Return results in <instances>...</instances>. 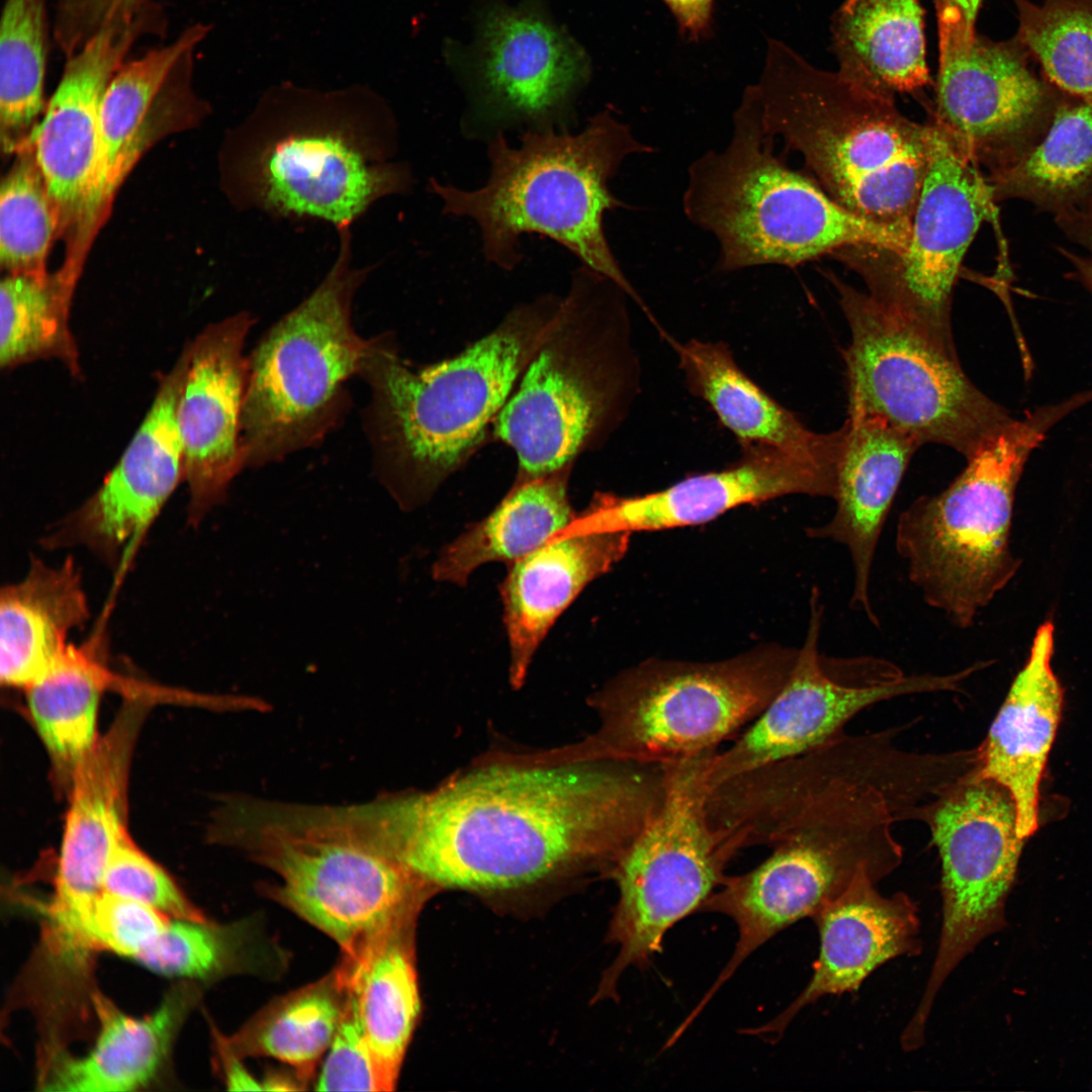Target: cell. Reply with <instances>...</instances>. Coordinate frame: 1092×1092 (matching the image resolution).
Instances as JSON below:
<instances>
[{"label": "cell", "instance_id": "816d5d0a", "mask_svg": "<svg viewBox=\"0 0 1092 1092\" xmlns=\"http://www.w3.org/2000/svg\"><path fill=\"white\" fill-rule=\"evenodd\" d=\"M1066 257L1074 265L1080 279L1092 291V257H1082L1071 253H1066Z\"/></svg>", "mask_w": 1092, "mask_h": 1092}, {"label": "cell", "instance_id": "f1b7e54d", "mask_svg": "<svg viewBox=\"0 0 1092 1092\" xmlns=\"http://www.w3.org/2000/svg\"><path fill=\"white\" fill-rule=\"evenodd\" d=\"M209 31L208 24L189 25L171 42L126 60L111 78L100 111L99 199L103 213L138 159L154 118L197 99L191 90L193 55Z\"/></svg>", "mask_w": 1092, "mask_h": 1092}, {"label": "cell", "instance_id": "b9f144b4", "mask_svg": "<svg viewBox=\"0 0 1092 1092\" xmlns=\"http://www.w3.org/2000/svg\"><path fill=\"white\" fill-rule=\"evenodd\" d=\"M17 154L1 183V267L7 274L46 275L60 216L30 148Z\"/></svg>", "mask_w": 1092, "mask_h": 1092}, {"label": "cell", "instance_id": "7402d4cb", "mask_svg": "<svg viewBox=\"0 0 1092 1092\" xmlns=\"http://www.w3.org/2000/svg\"><path fill=\"white\" fill-rule=\"evenodd\" d=\"M163 374L153 402L96 491L43 535L47 549L82 546L115 567L183 481L176 405L187 354Z\"/></svg>", "mask_w": 1092, "mask_h": 1092}, {"label": "cell", "instance_id": "6da1fadb", "mask_svg": "<svg viewBox=\"0 0 1092 1092\" xmlns=\"http://www.w3.org/2000/svg\"><path fill=\"white\" fill-rule=\"evenodd\" d=\"M662 764L495 763L428 793L380 797L399 859L429 886L506 890L569 866L610 872L658 810Z\"/></svg>", "mask_w": 1092, "mask_h": 1092}, {"label": "cell", "instance_id": "1f68e13d", "mask_svg": "<svg viewBox=\"0 0 1092 1092\" xmlns=\"http://www.w3.org/2000/svg\"><path fill=\"white\" fill-rule=\"evenodd\" d=\"M568 471L517 481L489 515L443 547L432 567L434 579L465 585L482 564L510 566L569 526L577 513L568 499Z\"/></svg>", "mask_w": 1092, "mask_h": 1092}, {"label": "cell", "instance_id": "4316f807", "mask_svg": "<svg viewBox=\"0 0 1092 1092\" xmlns=\"http://www.w3.org/2000/svg\"><path fill=\"white\" fill-rule=\"evenodd\" d=\"M1054 627L1042 624L1024 666L1013 679L985 740L975 775L1011 795L1021 838L1038 826L1039 786L1063 707V689L1052 667Z\"/></svg>", "mask_w": 1092, "mask_h": 1092}, {"label": "cell", "instance_id": "ab89813d", "mask_svg": "<svg viewBox=\"0 0 1092 1092\" xmlns=\"http://www.w3.org/2000/svg\"><path fill=\"white\" fill-rule=\"evenodd\" d=\"M50 49L46 0H5L0 22V138L22 151L44 108Z\"/></svg>", "mask_w": 1092, "mask_h": 1092}, {"label": "cell", "instance_id": "8d00e7d4", "mask_svg": "<svg viewBox=\"0 0 1092 1092\" xmlns=\"http://www.w3.org/2000/svg\"><path fill=\"white\" fill-rule=\"evenodd\" d=\"M347 998L341 975H329L269 1002L239 1031L218 1036L237 1057H268L288 1065L306 1084L333 1041Z\"/></svg>", "mask_w": 1092, "mask_h": 1092}, {"label": "cell", "instance_id": "52a82bcc", "mask_svg": "<svg viewBox=\"0 0 1092 1092\" xmlns=\"http://www.w3.org/2000/svg\"><path fill=\"white\" fill-rule=\"evenodd\" d=\"M626 298L612 279L581 265L495 418L515 451L517 481L568 468L622 424L640 388Z\"/></svg>", "mask_w": 1092, "mask_h": 1092}, {"label": "cell", "instance_id": "4fadbf2b", "mask_svg": "<svg viewBox=\"0 0 1092 1092\" xmlns=\"http://www.w3.org/2000/svg\"><path fill=\"white\" fill-rule=\"evenodd\" d=\"M850 329L844 351L848 415L878 416L915 439L968 458L1012 420L952 358L869 293L828 274Z\"/></svg>", "mask_w": 1092, "mask_h": 1092}, {"label": "cell", "instance_id": "74e56055", "mask_svg": "<svg viewBox=\"0 0 1092 1092\" xmlns=\"http://www.w3.org/2000/svg\"><path fill=\"white\" fill-rule=\"evenodd\" d=\"M994 200L1023 198L1058 211L1092 186V100L1060 107L1044 139L987 179Z\"/></svg>", "mask_w": 1092, "mask_h": 1092}, {"label": "cell", "instance_id": "8992f818", "mask_svg": "<svg viewBox=\"0 0 1092 1092\" xmlns=\"http://www.w3.org/2000/svg\"><path fill=\"white\" fill-rule=\"evenodd\" d=\"M750 87L765 130L803 157L836 203L907 241L930 158V122L907 118L894 94L819 70L779 40L768 41Z\"/></svg>", "mask_w": 1092, "mask_h": 1092}, {"label": "cell", "instance_id": "ac0fdd59", "mask_svg": "<svg viewBox=\"0 0 1092 1092\" xmlns=\"http://www.w3.org/2000/svg\"><path fill=\"white\" fill-rule=\"evenodd\" d=\"M460 65L469 108L462 130L490 140L507 129H569L589 66L583 51L544 13L540 0L490 2Z\"/></svg>", "mask_w": 1092, "mask_h": 1092}, {"label": "cell", "instance_id": "83f0119b", "mask_svg": "<svg viewBox=\"0 0 1092 1092\" xmlns=\"http://www.w3.org/2000/svg\"><path fill=\"white\" fill-rule=\"evenodd\" d=\"M630 532L560 531L509 566L500 584L510 681L520 688L549 629L582 589L627 553Z\"/></svg>", "mask_w": 1092, "mask_h": 1092}, {"label": "cell", "instance_id": "9c48e42d", "mask_svg": "<svg viewBox=\"0 0 1092 1092\" xmlns=\"http://www.w3.org/2000/svg\"><path fill=\"white\" fill-rule=\"evenodd\" d=\"M1087 401L1081 392L1012 419L981 443L945 489L900 514L895 547L908 579L954 627H971L1014 575L1009 537L1024 465L1048 432Z\"/></svg>", "mask_w": 1092, "mask_h": 1092}, {"label": "cell", "instance_id": "d590c367", "mask_svg": "<svg viewBox=\"0 0 1092 1092\" xmlns=\"http://www.w3.org/2000/svg\"><path fill=\"white\" fill-rule=\"evenodd\" d=\"M839 71L884 92L929 83L919 0H845L833 20Z\"/></svg>", "mask_w": 1092, "mask_h": 1092}, {"label": "cell", "instance_id": "8fae6325", "mask_svg": "<svg viewBox=\"0 0 1092 1092\" xmlns=\"http://www.w3.org/2000/svg\"><path fill=\"white\" fill-rule=\"evenodd\" d=\"M797 655L770 643L718 661H641L590 697L600 727L573 759L664 764L718 750L767 707Z\"/></svg>", "mask_w": 1092, "mask_h": 1092}, {"label": "cell", "instance_id": "f5cc1de1", "mask_svg": "<svg viewBox=\"0 0 1092 1092\" xmlns=\"http://www.w3.org/2000/svg\"><path fill=\"white\" fill-rule=\"evenodd\" d=\"M946 1L962 12L967 23L975 27V21L982 3V0H943Z\"/></svg>", "mask_w": 1092, "mask_h": 1092}, {"label": "cell", "instance_id": "ffe728a7", "mask_svg": "<svg viewBox=\"0 0 1092 1092\" xmlns=\"http://www.w3.org/2000/svg\"><path fill=\"white\" fill-rule=\"evenodd\" d=\"M935 4L939 65L931 120L991 174L1017 157L1042 109L1044 90L1011 44L977 36L959 8L943 0Z\"/></svg>", "mask_w": 1092, "mask_h": 1092}, {"label": "cell", "instance_id": "5b68a950", "mask_svg": "<svg viewBox=\"0 0 1092 1092\" xmlns=\"http://www.w3.org/2000/svg\"><path fill=\"white\" fill-rule=\"evenodd\" d=\"M653 151L606 109L577 132L524 131L516 147L498 133L487 141L489 174L483 185L465 190L431 178L428 189L445 214L475 222L483 256L496 267L516 268L523 259L522 236L538 234L612 279L647 312L613 253L604 218L625 207L610 189L623 162Z\"/></svg>", "mask_w": 1092, "mask_h": 1092}, {"label": "cell", "instance_id": "277c9868", "mask_svg": "<svg viewBox=\"0 0 1092 1092\" xmlns=\"http://www.w3.org/2000/svg\"><path fill=\"white\" fill-rule=\"evenodd\" d=\"M561 296L524 303L453 358L422 368L393 335L368 339L359 376L370 399L363 423L375 475L403 511L427 503L469 457L507 402Z\"/></svg>", "mask_w": 1092, "mask_h": 1092}, {"label": "cell", "instance_id": "c3c4849f", "mask_svg": "<svg viewBox=\"0 0 1092 1092\" xmlns=\"http://www.w3.org/2000/svg\"><path fill=\"white\" fill-rule=\"evenodd\" d=\"M674 16L680 32L697 40L711 28L714 0H663Z\"/></svg>", "mask_w": 1092, "mask_h": 1092}, {"label": "cell", "instance_id": "ee69618b", "mask_svg": "<svg viewBox=\"0 0 1092 1092\" xmlns=\"http://www.w3.org/2000/svg\"><path fill=\"white\" fill-rule=\"evenodd\" d=\"M245 924L218 926L206 921L170 919L156 940L133 960L168 977L208 979L253 971V940Z\"/></svg>", "mask_w": 1092, "mask_h": 1092}, {"label": "cell", "instance_id": "d6986e66", "mask_svg": "<svg viewBox=\"0 0 1092 1092\" xmlns=\"http://www.w3.org/2000/svg\"><path fill=\"white\" fill-rule=\"evenodd\" d=\"M163 9L110 26L66 58L61 80L34 127L29 147L58 210L60 233L72 238L73 262L103 219L99 199L100 111L104 92L133 46L164 35Z\"/></svg>", "mask_w": 1092, "mask_h": 1092}, {"label": "cell", "instance_id": "7a4b0ae2", "mask_svg": "<svg viewBox=\"0 0 1092 1092\" xmlns=\"http://www.w3.org/2000/svg\"><path fill=\"white\" fill-rule=\"evenodd\" d=\"M398 141L393 111L370 88L281 83L230 136L225 188L242 210L352 228L381 199L411 192Z\"/></svg>", "mask_w": 1092, "mask_h": 1092}, {"label": "cell", "instance_id": "9a60e30c", "mask_svg": "<svg viewBox=\"0 0 1092 1092\" xmlns=\"http://www.w3.org/2000/svg\"><path fill=\"white\" fill-rule=\"evenodd\" d=\"M928 168L902 249L844 247L831 255L857 273L869 294L909 329L952 358L953 289L965 255L993 211L980 169L931 120Z\"/></svg>", "mask_w": 1092, "mask_h": 1092}, {"label": "cell", "instance_id": "44dd1931", "mask_svg": "<svg viewBox=\"0 0 1092 1092\" xmlns=\"http://www.w3.org/2000/svg\"><path fill=\"white\" fill-rule=\"evenodd\" d=\"M254 324L249 311H239L207 325L184 348L176 423L192 526L225 502L232 481L247 467L241 429L248 380L244 350Z\"/></svg>", "mask_w": 1092, "mask_h": 1092}, {"label": "cell", "instance_id": "30bf717a", "mask_svg": "<svg viewBox=\"0 0 1092 1092\" xmlns=\"http://www.w3.org/2000/svg\"><path fill=\"white\" fill-rule=\"evenodd\" d=\"M336 259L316 287L281 316L248 356L241 418L247 467L315 447L349 405L368 339L355 330V295L372 270L352 259L351 228L337 231Z\"/></svg>", "mask_w": 1092, "mask_h": 1092}, {"label": "cell", "instance_id": "e0dca14e", "mask_svg": "<svg viewBox=\"0 0 1092 1092\" xmlns=\"http://www.w3.org/2000/svg\"><path fill=\"white\" fill-rule=\"evenodd\" d=\"M823 609L819 590L813 587L805 641L786 682L726 748L714 752L707 768L710 790L746 771L819 748L877 703L963 692V684L973 674L971 666L949 673L906 674L881 657L827 656L819 649Z\"/></svg>", "mask_w": 1092, "mask_h": 1092}, {"label": "cell", "instance_id": "7dc6e473", "mask_svg": "<svg viewBox=\"0 0 1092 1092\" xmlns=\"http://www.w3.org/2000/svg\"><path fill=\"white\" fill-rule=\"evenodd\" d=\"M155 0H56L53 36L72 54L101 30L127 24L154 8Z\"/></svg>", "mask_w": 1092, "mask_h": 1092}, {"label": "cell", "instance_id": "cb8c5ba5", "mask_svg": "<svg viewBox=\"0 0 1092 1092\" xmlns=\"http://www.w3.org/2000/svg\"><path fill=\"white\" fill-rule=\"evenodd\" d=\"M148 709L147 699L128 697L73 775L52 900L58 905L81 904L100 894L113 852L129 836V767Z\"/></svg>", "mask_w": 1092, "mask_h": 1092}, {"label": "cell", "instance_id": "484cf974", "mask_svg": "<svg viewBox=\"0 0 1092 1092\" xmlns=\"http://www.w3.org/2000/svg\"><path fill=\"white\" fill-rule=\"evenodd\" d=\"M844 426L835 512L806 533L846 548L854 575L850 607L879 627L870 597L873 563L894 497L920 444L878 416L848 415Z\"/></svg>", "mask_w": 1092, "mask_h": 1092}, {"label": "cell", "instance_id": "d4e9b609", "mask_svg": "<svg viewBox=\"0 0 1092 1092\" xmlns=\"http://www.w3.org/2000/svg\"><path fill=\"white\" fill-rule=\"evenodd\" d=\"M876 885L869 875L858 876L812 918L820 947L809 983L777 1017L745 1033L777 1040L804 1007L823 996L855 992L888 961L921 952L917 906L903 892L882 895Z\"/></svg>", "mask_w": 1092, "mask_h": 1092}, {"label": "cell", "instance_id": "f907efd6", "mask_svg": "<svg viewBox=\"0 0 1092 1092\" xmlns=\"http://www.w3.org/2000/svg\"><path fill=\"white\" fill-rule=\"evenodd\" d=\"M219 1046L223 1062L225 1084L229 1090H263L262 1081L256 1079L243 1065L242 1059Z\"/></svg>", "mask_w": 1092, "mask_h": 1092}, {"label": "cell", "instance_id": "7c38bea8", "mask_svg": "<svg viewBox=\"0 0 1092 1092\" xmlns=\"http://www.w3.org/2000/svg\"><path fill=\"white\" fill-rule=\"evenodd\" d=\"M902 814V801L892 792L842 790L771 845L770 854L758 866L741 875L726 876L700 912L731 918L738 940L690 1016L696 1018L759 946L797 921L812 919L858 876L869 875L878 883L892 874L903 859V848L892 830Z\"/></svg>", "mask_w": 1092, "mask_h": 1092}, {"label": "cell", "instance_id": "ba28073f", "mask_svg": "<svg viewBox=\"0 0 1092 1092\" xmlns=\"http://www.w3.org/2000/svg\"><path fill=\"white\" fill-rule=\"evenodd\" d=\"M728 145L688 170L682 209L718 244L715 268L795 267L854 245L901 249L906 241L836 203L775 154L751 87L733 114Z\"/></svg>", "mask_w": 1092, "mask_h": 1092}, {"label": "cell", "instance_id": "bcb514c9", "mask_svg": "<svg viewBox=\"0 0 1092 1092\" xmlns=\"http://www.w3.org/2000/svg\"><path fill=\"white\" fill-rule=\"evenodd\" d=\"M314 1084L316 1091H384L348 991L340 1023Z\"/></svg>", "mask_w": 1092, "mask_h": 1092}, {"label": "cell", "instance_id": "3957f363", "mask_svg": "<svg viewBox=\"0 0 1092 1092\" xmlns=\"http://www.w3.org/2000/svg\"><path fill=\"white\" fill-rule=\"evenodd\" d=\"M210 840L234 846L276 877L262 890L356 959L411 926L429 887L395 854L372 801L307 805L225 797Z\"/></svg>", "mask_w": 1092, "mask_h": 1092}, {"label": "cell", "instance_id": "2e32d148", "mask_svg": "<svg viewBox=\"0 0 1092 1092\" xmlns=\"http://www.w3.org/2000/svg\"><path fill=\"white\" fill-rule=\"evenodd\" d=\"M974 770L922 806L917 817L928 825L941 861L942 924L921 1000L904 1028L914 1040L925 1037L934 999L948 976L1006 924L1005 904L1024 839L1011 795Z\"/></svg>", "mask_w": 1092, "mask_h": 1092}, {"label": "cell", "instance_id": "7bdbcfd3", "mask_svg": "<svg viewBox=\"0 0 1092 1092\" xmlns=\"http://www.w3.org/2000/svg\"><path fill=\"white\" fill-rule=\"evenodd\" d=\"M65 949H103L134 959L171 918L132 899L102 891L76 906H41Z\"/></svg>", "mask_w": 1092, "mask_h": 1092}, {"label": "cell", "instance_id": "e575fe53", "mask_svg": "<svg viewBox=\"0 0 1092 1092\" xmlns=\"http://www.w3.org/2000/svg\"><path fill=\"white\" fill-rule=\"evenodd\" d=\"M190 997L187 990L171 993L144 1018L127 1016L97 1000L101 1029L95 1045L82 1058L60 1060L43 1089L120 1092L145 1086L162 1066Z\"/></svg>", "mask_w": 1092, "mask_h": 1092}, {"label": "cell", "instance_id": "f546056e", "mask_svg": "<svg viewBox=\"0 0 1092 1092\" xmlns=\"http://www.w3.org/2000/svg\"><path fill=\"white\" fill-rule=\"evenodd\" d=\"M687 387L702 398L741 448L767 446L823 460H839L845 427L821 434L808 429L737 364L721 341L670 342Z\"/></svg>", "mask_w": 1092, "mask_h": 1092}, {"label": "cell", "instance_id": "5bb4252c", "mask_svg": "<svg viewBox=\"0 0 1092 1092\" xmlns=\"http://www.w3.org/2000/svg\"><path fill=\"white\" fill-rule=\"evenodd\" d=\"M715 751L663 764L658 810L609 872L619 889L610 937L620 951L607 989L626 968L645 969L662 951L666 932L700 912L739 851L708 815L707 767Z\"/></svg>", "mask_w": 1092, "mask_h": 1092}, {"label": "cell", "instance_id": "836d02e7", "mask_svg": "<svg viewBox=\"0 0 1092 1092\" xmlns=\"http://www.w3.org/2000/svg\"><path fill=\"white\" fill-rule=\"evenodd\" d=\"M101 647L99 633L79 646L70 643L23 690L33 727L57 777L68 788L77 767L100 737L97 732L100 700L113 680Z\"/></svg>", "mask_w": 1092, "mask_h": 1092}, {"label": "cell", "instance_id": "60d3db41", "mask_svg": "<svg viewBox=\"0 0 1092 1092\" xmlns=\"http://www.w3.org/2000/svg\"><path fill=\"white\" fill-rule=\"evenodd\" d=\"M1019 41L1058 87L1092 100V0H1014Z\"/></svg>", "mask_w": 1092, "mask_h": 1092}, {"label": "cell", "instance_id": "4dcf8cb0", "mask_svg": "<svg viewBox=\"0 0 1092 1092\" xmlns=\"http://www.w3.org/2000/svg\"><path fill=\"white\" fill-rule=\"evenodd\" d=\"M90 617L82 573L74 557L50 565L32 556L24 577L0 592V680L24 690L70 644Z\"/></svg>", "mask_w": 1092, "mask_h": 1092}, {"label": "cell", "instance_id": "d6a6232c", "mask_svg": "<svg viewBox=\"0 0 1092 1092\" xmlns=\"http://www.w3.org/2000/svg\"><path fill=\"white\" fill-rule=\"evenodd\" d=\"M411 926L386 934L336 967L352 997L384 1091L393 1090L421 1000Z\"/></svg>", "mask_w": 1092, "mask_h": 1092}, {"label": "cell", "instance_id": "f35d334b", "mask_svg": "<svg viewBox=\"0 0 1092 1092\" xmlns=\"http://www.w3.org/2000/svg\"><path fill=\"white\" fill-rule=\"evenodd\" d=\"M77 280L56 275L6 274L0 284V364L13 369L38 360H58L81 373L69 316Z\"/></svg>", "mask_w": 1092, "mask_h": 1092}, {"label": "cell", "instance_id": "603a6c76", "mask_svg": "<svg viewBox=\"0 0 1092 1092\" xmlns=\"http://www.w3.org/2000/svg\"><path fill=\"white\" fill-rule=\"evenodd\" d=\"M735 462L644 494L595 495L571 524L577 532L659 531L698 526L726 512L789 494L833 498L838 462L767 446L742 447Z\"/></svg>", "mask_w": 1092, "mask_h": 1092}, {"label": "cell", "instance_id": "681fc988", "mask_svg": "<svg viewBox=\"0 0 1092 1092\" xmlns=\"http://www.w3.org/2000/svg\"><path fill=\"white\" fill-rule=\"evenodd\" d=\"M1061 229L1092 257V198H1085L1058 211Z\"/></svg>", "mask_w": 1092, "mask_h": 1092}, {"label": "cell", "instance_id": "f6af8a7d", "mask_svg": "<svg viewBox=\"0 0 1092 1092\" xmlns=\"http://www.w3.org/2000/svg\"><path fill=\"white\" fill-rule=\"evenodd\" d=\"M102 890L148 905L171 919H207L170 875L127 836L113 852Z\"/></svg>", "mask_w": 1092, "mask_h": 1092}]
</instances>
